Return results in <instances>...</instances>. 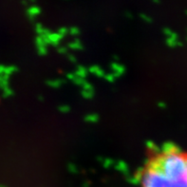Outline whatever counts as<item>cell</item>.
Wrapping results in <instances>:
<instances>
[{
    "label": "cell",
    "instance_id": "cell-1",
    "mask_svg": "<svg viewBox=\"0 0 187 187\" xmlns=\"http://www.w3.org/2000/svg\"><path fill=\"white\" fill-rule=\"evenodd\" d=\"M137 182L140 187H187V150L175 144L152 148Z\"/></svg>",
    "mask_w": 187,
    "mask_h": 187
}]
</instances>
